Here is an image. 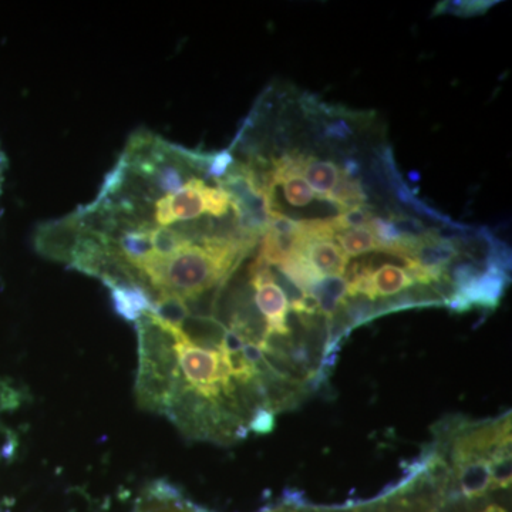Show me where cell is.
I'll use <instances>...</instances> for the list:
<instances>
[{
	"mask_svg": "<svg viewBox=\"0 0 512 512\" xmlns=\"http://www.w3.org/2000/svg\"><path fill=\"white\" fill-rule=\"evenodd\" d=\"M252 248L241 241L207 239L200 245H188L168 258L153 252L137 269L147 276L157 296L173 292L185 298L215 286H224Z\"/></svg>",
	"mask_w": 512,
	"mask_h": 512,
	"instance_id": "cell-1",
	"label": "cell"
},
{
	"mask_svg": "<svg viewBox=\"0 0 512 512\" xmlns=\"http://www.w3.org/2000/svg\"><path fill=\"white\" fill-rule=\"evenodd\" d=\"M175 338V353L184 382L204 399L214 400L224 392H234L232 377L220 350H207L191 345L180 329L167 328Z\"/></svg>",
	"mask_w": 512,
	"mask_h": 512,
	"instance_id": "cell-2",
	"label": "cell"
},
{
	"mask_svg": "<svg viewBox=\"0 0 512 512\" xmlns=\"http://www.w3.org/2000/svg\"><path fill=\"white\" fill-rule=\"evenodd\" d=\"M251 285L255 289V303L265 318V336L289 335V301L269 265L256 258L251 269Z\"/></svg>",
	"mask_w": 512,
	"mask_h": 512,
	"instance_id": "cell-3",
	"label": "cell"
},
{
	"mask_svg": "<svg viewBox=\"0 0 512 512\" xmlns=\"http://www.w3.org/2000/svg\"><path fill=\"white\" fill-rule=\"evenodd\" d=\"M83 231L77 211L60 220L43 222L36 228L35 249L37 254L50 261L70 264Z\"/></svg>",
	"mask_w": 512,
	"mask_h": 512,
	"instance_id": "cell-4",
	"label": "cell"
},
{
	"mask_svg": "<svg viewBox=\"0 0 512 512\" xmlns=\"http://www.w3.org/2000/svg\"><path fill=\"white\" fill-rule=\"evenodd\" d=\"M168 143L148 130H138L128 138L120 160L128 167L148 174L154 165L164 157Z\"/></svg>",
	"mask_w": 512,
	"mask_h": 512,
	"instance_id": "cell-5",
	"label": "cell"
},
{
	"mask_svg": "<svg viewBox=\"0 0 512 512\" xmlns=\"http://www.w3.org/2000/svg\"><path fill=\"white\" fill-rule=\"evenodd\" d=\"M461 493L468 500L484 497L493 488L491 461L487 456H467L454 460Z\"/></svg>",
	"mask_w": 512,
	"mask_h": 512,
	"instance_id": "cell-6",
	"label": "cell"
},
{
	"mask_svg": "<svg viewBox=\"0 0 512 512\" xmlns=\"http://www.w3.org/2000/svg\"><path fill=\"white\" fill-rule=\"evenodd\" d=\"M301 254L322 276H343L349 266L348 256L333 239H312L305 242Z\"/></svg>",
	"mask_w": 512,
	"mask_h": 512,
	"instance_id": "cell-7",
	"label": "cell"
},
{
	"mask_svg": "<svg viewBox=\"0 0 512 512\" xmlns=\"http://www.w3.org/2000/svg\"><path fill=\"white\" fill-rule=\"evenodd\" d=\"M111 303L117 315L127 322H138L147 313H153L154 299L141 286H117L110 289Z\"/></svg>",
	"mask_w": 512,
	"mask_h": 512,
	"instance_id": "cell-8",
	"label": "cell"
},
{
	"mask_svg": "<svg viewBox=\"0 0 512 512\" xmlns=\"http://www.w3.org/2000/svg\"><path fill=\"white\" fill-rule=\"evenodd\" d=\"M205 185L201 178H192L180 191L168 195L175 222L191 221L205 215Z\"/></svg>",
	"mask_w": 512,
	"mask_h": 512,
	"instance_id": "cell-9",
	"label": "cell"
},
{
	"mask_svg": "<svg viewBox=\"0 0 512 512\" xmlns=\"http://www.w3.org/2000/svg\"><path fill=\"white\" fill-rule=\"evenodd\" d=\"M227 328L215 318L188 316L180 326L185 340L201 349L220 350Z\"/></svg>",
	"mask_w": 512,
	"mask_h": 512,
	"instance_id": "cell-10",
	"label": "cell"
},
{
	"mask_svg": "<svg viewBox=\"0 0 512 512\" xmlns=\"http://www.w3.org/2000/svg\"><path fill=\"white\" fill-rule=\"evenodd\" d=\"M309 293L318 303L319 313L332 320L348 302V282L343 276H323Z\"/></svg>",
	"mask_w": 512,
	"mask_h": 512,
	"instance_id": "cell-11",
	"label": "cell"
},
{
	"mask_svg": "<svg viewBox=\"0 0 512 512\" xmlns=\"http://www.w3.org/2000/svg\"><path fill=\"white\" fill-rule=\"evenodd\" d=\"M414 284L416 282L413 281L409 272L397 265L384 264L375 272H370V286L375 299L397 295Z\"/></svg>",
	"mask_w": 512,
	"mask_h": 512,
	"instance_id": "cell-12",
	"label": "cell"
},
{
	"mask_svg": "<svg viewBox=\"0 0 512 512\" xmlns=\"http://www.w3.org/2000/svg\"><path fill=\"white\" fill-rule=\"evenodd\" d=\"M303 178L318 194L320 200H325L329 192L333 190L340 178L342 171L332 161L318 160L315 157H305L302 167Z\"/></svg>",
	"mask_w": 512,
	"mask_h": 512,
	"instance_id": "cell-13",
	"label": "cell"
},
{
	"mask_svg": "<svg viewBox=\"0 0 512 512\" xmlns=\"http://www.w3.org/2000/svg\"><path fill=\"white\" fill-rule=\"evenodd\" d=\"M150 315H153L165 328L180 329L184 320L190 316V312L183 296L173 292H163L154 301L153 313Z\"/></svg>",
	"mask_w": 512,
	"mask_h": 512,
	"instance_id": "cell-14",
	"label": "cell"
},
{
	"mask_svg": "<svg viewBox=\"0 0 512 512\" xmlns=\"http://www.w3.org/2000/svg\"><path fill=\"white\" fill-rule=\"evenodd\" d=\"M325 200L332 202L343 212L366 205L367 195L362 184L356 178H349L340 174L338 183L329 192Z\"/></svg>",
	"mask_w": 512,
	"mask_h": 512,
	"instance_id": "cell-15",
	"label": "cell"
},
{
	"mask_svg": "<svg viewBox=\"0 0 512 512\" xmlns=\"http://www.w3.org/2000/svg\"><path fill=\"white\" fill-rule=\"evenodd\" d=\"M339 247L350 258L379 251V242L369 227L346 229L335 235Z\"/></svg>",
	"mask_w": 512,
	"mask_h": 512,
	"instance_id": "cell-16",
	"label": "cell"
},
{
	"mask_svg": "<svg viewBox=\"0 0 512 512\" xmlns=\"http://www.w3.org/2000/svg\"><path fill=\"white\" fill-rule=\"evenodd\" d=\"M114 242H116L124 258L136 268L141 262L146 261L148 256L153 255L150 231L124 232L120 237L114 239Z\"/></svg>",
	"mask_w": 512,
	"mask_h": 512,
	"instance_id": "cell-17",
	"label": "cell"
},
{
	"mask_svg": "<svg viewBox=\"0 0 512 512\" xmlns=\"http://www.w3.org/2000/svg\"><path fill=\"white\" fill-rule=\"evenodd\" d=\"M151 247L157 256H173L187 248V241L171 227H156L150 231Z\"/></svg>",
	"mask_w": 512,
	"mask_h": 512,
	"instance_id": "cell-18",
	"label": "cell"
},
{
	"mask_svg": "<svg viewBox=\"0 0 512 512\" xmlns=\"http://www.w3.org/2000/svg\"><path fill=\"white\" fill-rule=\"evenodd\" d=\"M372 218V212L369 211L366 205H363V207L340 212L338 217H332L330 220H332L336 234H339V232L346 231V229L369 227Z\"/></svg>",
	"mask_w": 512,
	"mask_h": 512,
	"instance_id": "cell-19",
	"label": "cell"
},
{
	"mask_svg": "<svg viewBox=\"0 0 512 512\" xmlns=\"http://www.w3.org/2000/svg\"><path fill=\"white\" fill-rule=\"evenodd\" d=\"M494 2H441L434 9V15H456L461 18L483 15L485 10L490 9Z\"/></svg>",
	"mask_w": 512,
	"mask_h": 512,
	"instance_id": "cell-20",
	"label": "cell"
},
{
	"mask_svg": "<svg viewBox=\"0 0 512 512\" xmlns=\"http://www.w3.org/2000/svg\"><path fill=\"white\" fill-rule=\"evenodd\" d=\"M205 198V214L210 215L212 218H221L231 211V200L229 195L224 190L218 187L204 188Z\"/></svg>",
	"mask_w": 512,
	"mask_h": 512,
	"instance_id": "cell-21",
	"label": "cell"
},
{
	"mask_svg": "<svg viewBox=\"0 0 512 512\" xmlns=\"http://www.w3.org/2000/svg\"><path fill=\"white\" fill-rule=\"evenodd\" d=\"M234 164L235 160L234 156H232L231 148L222 150L220 153L210 154L207 170H205V177L220 181L229 173V170H231Z\"/></svg>",
	"mask_w": 512,
	"mask_h": 512,
	"instance_id": "cell-22",
	"label": "cell"
},
{
	"mask_svg": "<svg viewBox=\"0 0 512 512\" xmlns=\"http://www.w3.org/2000/svg\"><path fill=\"white\" fill-rule=\"evenodd\" d=\"M249 429L265 434L274 429V416L265 409H259L249 424Z\"/></svg>",
	"mask_w": 512,
	"mask_h": 512,
	"instance_id": "cell-23",
	"label": "cell"
},
{
	"mask_svg": "<svg viewBox=\"0 0 512 512\" xmlns=\"http://www.w3.org/2000/svg\"><path fill=\"white\" fill-rule=\"evenodd\" d=\"M326 134L333 138H346L349 136L350 130L346 123L339 121V123L332 124V126L326 128Z\"/></svg>",
	"mask_w": 512,
	"mask_h": 512,
	"instance_id": "cell-24",
	"label": "cell"
},
{
	"mask_svg": "<svg viewBox=\"0 0 512 512\" xmlns=\"http://www.w3.org/2000/svg\"><path fill=\"white\" fill-rule=\"evenodd\" d=\"M483 512H507L504 510V508L498 507V505H490V507L487 508V510H484Z\"/></svg>",
	"mask_w": 512,
	"mask_h": 512,
	"instance_id": "cell-25",
	"label": "cell"
}]
</instances>
